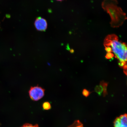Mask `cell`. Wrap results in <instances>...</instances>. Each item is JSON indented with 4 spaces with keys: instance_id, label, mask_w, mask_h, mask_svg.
Returning <instances> with one entry per match:
<instances>
[{
    "instance_id": "obj_1",
    "label": "cell",
    "mask_w": 127,
    "mask_h": 127,
    "mask_svg": "<svg viewBox=\"0 0 127 127\" xmlns=\"http://www.w3.org/2000/svg\"><path fill=\"white\" fill-rule=\"evenodd\" d=\"M118 3L117 0H104L101 4L103 9L110 15L111 26L114 28L122 26L127 19L126 13L119 7Z\"/></svg>"
},
{
    "instance_id": "obj_2",
    "label": "cell",
    "mask_w": 127,
    "mask_h": 127,
    "mask_svg": "<svg viewBox=\"0 0 127 127\" xmlns=\"http://www.w3.org/2000/svg\"><path fill=\"white\" fill-rule=\"evenodd\" d=\"M105 47L111 46L112 52L115 55L116 58L119 60V63L127 64V46L125 43L119 41L118 38L116 35H109L105 39L104 42Z\"/></svg>"
},
{
    "instance_id": "obj_3",
    "label": "cell",
    "mask_w": 127,
    "mask_h": 127,
    "mask_svg": "<svg viewBox=\"0 0 127 127\" xmlns=\"http://www.w3.org/2000/svg\"><path fill=\"white\" fill-rule=\"evenodd\" d=\"M29 93L30 97L32 100L37 101L43 97L44 95V90L38 86L32 87Z\"/></svg>"
},
{
    "instance_id": "obj_4",
    "label": "cell",
    "mask_w": 127,
    "mask_h": 127,
    "mask_svg": "<svg viewBox=\"0 0 127 127\" xmlns=\"http://www.w3.org/2000/svg\"><path fill=\"white\" fill-rule=\"evenodd\" d=\"M34 25L36 29L39 31H45L47 28L46 20L41 17H38L36 19Z\"/></svg>"
},
{
    "instance_id": "obj_5",
    "label": "cell",
    "mask_w": 127,
    "mask_h": 127,
    "mask_svg": "<svg viewBox=\"0 0 127 127\" xmlns=\"http://www.w3.org/2000/svg\"><path fill=\"white\" fill-rule=\"evenodd\" d=\"M114 127H127V114L117 117L114 121Z\"/></svg>"
},
{
    "instance_id": "obj_6",
    "label": "cell",
    "mask_w": 127,
    "mask_h": 127,
    "mask_svg": "<svg viewBox=\"0 0 127 127\" xmlns=\"http://www.w3.org/2000/svg\"><path fill=\"white\" fill-rule=\"evenodd\" d=\"M108 83L107 82H105L104 81L101 82L100 83V85L101 86L103 87V95L104 96L107 94V88Z\"/></svg>"
},
{
    "instance_id": "obj_7",
    "label": "cell",
    "mask_w": 127,
    "mask_h": 127,
    "mask_svg": "<svg viewBox=\"0 0 127 127\" xmlns=\"http://www.w3.org/2000/svg\"><path fill=\"white\" fill-rule=\"evenodd\" d=\"M68 127H83V124L79 120H77Z\"/></svg>"
},
{
    "instance_id": "obj_8",
    "label": "cell",
    "mask_w": 127,
    "mask_h": 127,
    "mask_svg": "<svg viewBox=\"0 0 127 127\" xmlns=\"http://www.w3.org/2000/svg\"><path fill=\"white\" fill-rule=\"evenodd\" d=\"M103 90V87L100 85L99 86H97L95 88V91L99 94L102 93Z\"/></svg>"
},
{
    "instance_id": "obj_9",
    "label": "cell",
    "mask_w": 127,
    "mask_h": 127,
    "mask_svg": "<svg viewBox=\"0 0 127 127\" xmlns=\"http://www.w3.org/2000/svg\"><path fill=\"white\" fill-rule=\"evenodd\" d=\"M43 107L44 109L46 110H48L51 108V105L50 103L48 102L44 103L43 105Z\"/></svg>"
},
{
    "instance_id": "obj_10",
    "label": "cell",
    "mask_w": 127,
    "mask_h": 127,
    "mask_svg": "<svg viewBox=\"0 0 127 127\" xmlns=\"http://www.w3.org/2000/svg\"><path fill=\"white\" fill-rule=\"evenodd\" d=\"M114 56L113 54L111 52H108L106 55L105 57L107 59H110L113 58Z\"/></svg>"
},
{
    "instance_id": "obj_11",
    "label": "cell",
    "mask_w": 127,
    "mask_h": 127,
    "mask_svg": "<svg viewBox=\"0 0 127 127\" xmlns=\"http://www.w3.org/2000/svg\"><path fill=\"white\" fill-rule=\"evenodd\" d=\"M21 127H39L38 125H33L31 124H26L24 125L23 126Z\"/></svg>"
},
{
    "instance_id": "obj_12",
    "label": "cell",
    "mask_w": 127,
    "mask_h": 127,
    "mask_svg": "<svg viewBox=\"0 0 127 127\" xmlns=\"http://www.w3.org/2000/svg\"><path fill=\"white\" fill-rule=\"evenodd\" d=\"M82 93H83V94L84 96L87 97L89 95L90 92L88 90L86 89H84L83 90Z\"/></svg>"
},
{
    "instance_id": "obj_13",
    "label": "cell",
    "mask_w": 127,
    "mask_h": 127,
    "mask_svg": "<svg viewBox=\"0 0 127 127\" xmlns=\"http://www.w3.org/2000/svg\"><path fill=\"white\" fill-rule=\"evenodd\" d=\"M105 47V50L107 52H112V48L110 47Z\"/></svg>"
},
{
    "instance_id": "obj_14",
    "label": "cell",
    "mask_w": 127,
    "mask_h": 127,
    "mask_svg": "<svg viewBox=\"0 0 127 127\" xmlns=\"http://www.w3.org/2000/svg\"><path fill=\"white\" fill-rule=\"evenodd\" d=\"M57 0V1H62L64 0Z\"/></svg>"
}]
</instances>
